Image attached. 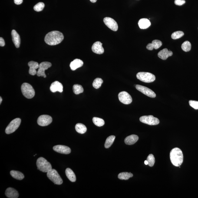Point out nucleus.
Returning <instances> with one entry per match:
<instances>
[{
	"label": "nucleus",
	"mask_w": 198,
	"mask_h": 198,
	"mask_svg": "<svg viewBox=\"0 0 198 198\" xmlns=\"http://www.w3.org/2000/svg\"><path fill=\"white\" fill-rule=\"evenodd\" d=\"M63 87L62 84L58 81H55L51 84L50 90L53 93H55L58 91L60 93H62Z\"/></svg>",
	"instance_id": "17"
},
{
	"label": "nucleus",
	"mask_w": 198,
	"mask_h": 198,
	"mask_svg": "<svg viewBox=\"0 0 198 198\" xmlns=\"http://www.w3.org/2000/svg\"><path fill=\"white\" fill-rule=\"evenodd\" d=\"M103 82V80L101 78H96L93 81V86L94 88L96 89L100 88L101 87Z\"/></svg>",
	"instance_id": "33"
},
{
	"label": "nucleus",
	"mask_w": 198,
	"mask_h": 198,
	"mask_svg": "<svg viewBox=\"0 0 198 198\" xmlns=\"http://www.w3.org/2000/svg\"><path fill=\"white\" fill-rule=\"evenodd\" d=\"M52 122V118L47 115H42L38 117L37 123L41 126H46L51 124Z\"/></svg>",
	"instance_id": "11"
},
{
	"label": "nucleus",
	"mask_w": 198,
	"mask_h": 198,
	"mask_svg": "<svg viewBox=\"0 0 198 198\" xmlns=\"http://www.w3.org/2000/svg\"><path fill=\"white\" fill-rule=\"evenodd\" d=\"M47 177L52 181L54 184L60 185L62 184L63 180L60 175L58 174L57 171L54 169H51L47 173Z\"/></svg>",
	"instance_id": "6"
},
{
	"label": "nucleus",
	"mask_w": 198,
	"mask_h": 198,
	"mask_svg": "<svg viewBox=\"0 0 198 198\" xmlns=\"http://www.w3.org/2000/svg\"><path fill=\"white\" fill-rule=\"evenodd\" d=\"M93 122L95 125L98 127H101L105 124V121L102 119L94 117L93 119Z\"/></svg>",
	"instance_id": "31"
},
{
	"label": "nucleus",
	"mask_w": 198,
	"mask_h": 198,
	"mask_svg": "<svg viewBox=\"0 0 198 198\" xmlns=\"http://www.w3.org/2000/svg\"><path fill=\"white\" fill-rule=\"evenodd\" d=\"M5 195L7 197L9 198H17L19 196L18 192L11 187L7 189L5 192Z\"/></svg>",
	"instance_id": "21"
},
{
	"label": "nucleus",
	"mask_w": 198,
	"mask_h": 198,
	"mask_svg": "<svg viewBox=\"0 0 198 198\" xmlns=\"http://www.w3.org/2000/svg\"><path fill=\"white\" fill-rule=\"evenodd\" d=\"M181 48L185 52H188L191 49V44L188 41H185L182 44Z\"/></svg>",
	"instance_id": "32"
},
{
	"label": "nucleus",
	"mask_w": 198,
	"mask_h": 198,
	"mask_svg": "<svg viewBox=\"0 0 198 198\" xmlns=\"http://www.w3.org/2000/svg\"><path fill=\"white\" fill-rule=\"evenodd\" d=\"M144 163L145 164L147 165H148V162L147 161V160H145V161L144 162Z\"/></svg>",
	"instance_id": "41"
},
{
	"label": "nucleus",
	"mask_w": 198,
	"mask_h": 198,
	"mask_svg": "<svg viewBox=\"0 0 198 198\" xmlns=\"http://www.w3.org/2000/svg\"><path fill=\"white\" fill-rule=\"evenodd\" d=\"M136 87L138 90L148 97L152 98L156 97V94L154 92L147 87L140 85H136Z\"/></svg>",
	"instance_id": "12"
},
{
	"label": "nucleus",
	"mask_w": 198,
	"mask_h": 198,
	"mask_svg": "<svg viewBox=\"0 0 198 198\" xmlns=\"http://www.w3.org/2000/svg\"><path fill=\"white\" fill-rule=\"evenodd\" d=\"M170 159L172 164L176 167H179L183 162V152L178 147L174 148L170 153Z\"/></svg>",
	"instance_id": "2"
},
{
	"label": "nucleus",
	"mask_w": 198,
	"mask_h": 198,
	"mask_svg": "<svg viewBox=\"0 0 198 198\" xmlns=\"http://www.w3.org/2000/svg\"><path fill=\"white\" fill-rule=\"evenodd\" d=\"M5 41L3 38L1 37L0 38V46L1 47H4L5 46Z\"/></svg>",
	"instance_id": "39"
},
{
	"label": "nucleus",
	"mask_w": 198,
	"mask_h": 198,
	"mask_svg": "<svg viewBox=\"0 0 198 198\" xmlns=\"http://www.w3.org/2000/svg\"><path fill=\"white\" fill-rule=\"evenodd\" d=\"M64 36L62 33L54 31L46 34L44 38V41L49 45L54 46L61 43L64 40Z\"/></svg>",
	"instance_id": "1"
},
{
	"label": "nucleus",
	"mask_w": 198,
	"mask_h": 198,
	"mask_svg": "<svg viewBox=\"0 0 198 198\" xmlns=\"http://www.w3.org/2000/svg\"><path fill=\"white\" fill-rule=\"evenodd\" d=\"M39 65L36 62L31 61L28 63V65L29 67V73L31 75L34 76L37 74L36 70L39 68Z\"/></svg>",
	"instance_id": "16"
},
{
	"label": "nucleus",
	"mask_w": 198,
	"mask_h": 198,
	"mask_svg": "<svg viewBox=\"0 0 198 198\" xmlns=\"http://www.w3.org/2000/svg\"><path fill=\"white\" fill-rule=\"evenodd\" d=\"M115 138V136H111L107 137L105 143V147L106 148H108L112 145Z\"/></svg>",
	"instance_id": "29"
},
{
	"label": "nucleus",
	"mask_w": 198,
	"mask_h": 198,
	"mask_svg": "<svg viewBox=\"0 0 198 198\" xmlns=\"http://www.w3.org/2000/svg\"><path fill=\"white\" fill-rule=\"evenodd\" d=\"M140 120L141 122L149 125H157L160 123L159 119L152 115L143 116L140 117Z\"/></svg>",
	"instance_id": "8"
},
{
	"label": "nucleus",
	"mask_w": 198,
	"mask_h": 198,
	"mask_svg": "<svg viewBox=\"0 0 198 198\" xmlns=\"http://www.w3.org/2000/svg\"><path fill=\"white\" fill-rule=\"evenodd\" d=\"M137 77L140 81L147 83L153 82L156 80L155 76L149 72H138L137 74Z\"/></svg>",
	"instance_id": "5"
},
{
	"label": "nucleus",
	"mask_w": 198,
	"mask_h": 198,
	"mask_svg": "<svg viewBox=\"0 0 198 198\" xmlns=\"http://www.w3.org/2000/svg\"><path fill=\"white\" fill-rule=\"evenodd\" d=\"M14 2L17 5H20L23 2V0H14Z\"/></svg>",
	"instance_id": "40"
},
{
	"label": "nucleus",
	"mask_w": 198,
	"mask_h": 198,
	"mask_svg": "<svg viewBox=\"0 0 198 198\" xmlns=\"http://www.w3.org/2000/svg\"><path fill=\"white\" fill-rule=\"evenodd\" d=\"M76 130L77 133L81 134H84L86 132L87 128L86 126L81 123H77L75 126Z\"/></svg>",
	"instance_id": "27"
},
{
	"label": "nucleus",
	"mask_w": 198,
	"mask_h": 198,
	"mask_svg": "<svg viewBox=\"0 0 198 198\" xmlns=\"http://www.w3.org/2000/svg\"><path fill=\"white\" fill-rule=\"evenodd\" d=\"M138 24L140 29H145L150 26L151 23L147 18H142L139 20Z\"/></svg>",
	"instance_id": "24"
},
{
	"label": "nucleus",
	"mask_w": 198,
	"mask_h": 198,
	"mask_svg": "<svg viewBox=\"0 0 198 198\" xmlns=\"http://www.w3.org/2000/svg\"><path fill=\"white\" fill-rule=\"evenodd\" d=\"M38 170L44 173H47L52 169L51 164L42 157L39 158L37 161Z\"/></svg>",
	"instance_id": "3"
},
{
	"label": "nucleus",
	"mask_w": 198,
	"mask_h": 198,
	"mask_svg": "<svg viewBox=\"0 0 198 198\" xmlns=\"http://www.w3.org/2000/svg\"><path fill=\"white\" fill-rule=\"evenodd\" d=\"M53 149L54 151L61 154H67L71 152V150L69 147L61 145L54 146Z\"/></svg>",
	"instance_id": "14"
},
{
	"label": "nucleus",
	"mask_w": 198,
	"mask_h": 198,
	"mask_svg": "<svg viewBox=\"0 0 198 198\" xmlns=\"http://www.w3.org/2000/svg\"><path fill=\"white\" fill-rule=\"evenodd\" d=\"M11 176L17 180H21L24 178V176L21 172L12 170L10 172Z\"/></svg>",
	"instance_id": "26"
},
{
	"label": "nucleus",
	"mask_w": 198,
	"mask_h": 198,
	"mask_svg": "<svg viewBox=\"0 0 198 198\" xmlns=\"http://www.w3.org/2000/svg\"><path fill=\"white\" fill-rule=\"evenodd\" d=\"M21 123V119L20 118H16L13 120L8 126H7L5 130V133L6 134H9L14 133L19 127Z\"/></svg>",
	"instance_id": "7"
},
{
	"label": "nucleus",
	"mask_w": 198,
	"mask_h": 198,
	"mask_svg": "<svg viewBox=\"0 0 198 198\" xmlns=\"http://www.w3.org/2000/svg\"><path fill=\"white\" fill-rule=\"evenodd\" d=\"M73 90L74 94L77 95L82 93L84 91L82 86L78 84H74L73 86Z\"/></svg>",
	"instance_id": "30"
},
{
	"label": "nucleus",
	"mask_w": 198,
	"mask_h": 198,
	"mask_svg": "<svg viewBox=\"0 0 198 198\" xmlns=\"http://www.w3.org/2000/svg\"><path fill=\"white\" fill-rule=\"evenodd\" d=\"M173 53L171 51H169L168 49L165 48L159 51L158 53V56L163 60H166L169 57L171 56Z\"/></svg>",
	"instance_id": "19"
},
{
	"label": "nucleus",
	"mask_w": 198,
	"mask_h": 198,
	"mask_svg": "<svg viewBox=\"0 0 198 198\" xmlns=\"http://www.w3.org/2000/svg\"><path fill=\"white\" fill-rule=\"evenodd\" d=\"M51 65L52 64L51 63L48 62H44L41 63L39 65V68L37 71V75L39 77H42L45 78L46 76L45 74V71L51 67Z\"/></svg>",
	"instance_id": "9"
},
{
	"label": "nucleus",
	"mask_w": 198,
	"mask_h": 198,
	"mask_svg": "<svg viewBox=\"0 0 198 198\" xmlns=\"http://www.w3.org/2000/svg\"><path fill=\"white\" fill-rule=\"evenodd\" d=\"M119 100L121 103L126 105L130 104L132 103L131 96L126 91H122L118 95Z\"/></svg>",
	"instance_id": "10"
},
{
	"label": "nucleus",
	"mask_w": 198,
	"mask_h": 198,
	"mask_svg": "<svg viewBox=\"0 0 198 198\" xmlns=\"http://www.w3.org/2000/svg\"><path fill=\"white\" fill-rule=\"evenodd\" d=\"M90 1H91V2L95 3L97 2V0H90Z\"/></svg>",
	"instance_id": "42"
},
{
	"label": "nucleus",
	"mask_w": 198,
	"mask_h": 198,
	"mask_svg": "<svg viewBox=\"0 0 198 198\" xmlns=\"http://www.w3.org/2000/svg\"><path fill=\"white\" fill-rule=\"evenodd\" d=\"M22 94L28 99L32 98L35 95V91L32 86L28 83H24L21 87Z\"/></svg>",
	"instance_id": "4"
},
{
	"label": "nucleus",
	"mask_w": 198,
	"mask_h": 198,
	"mask_svg": "<svg viewBox=\"0 0 198 198\" xmlns=\"http://www.w3.org/2000/svg\"><path fill=\"white\" fill-rule=\"evenodd\" d=\"M44 4L43 2H39L34 7V9L35 11H41L44 9Z\"/></svg>",
	"instance_id": "36"
},
{
	"label": "nucleus",
	"mask_w": 198,
	"mask_h": 198,
	"mask_svg": "<svg viewBox=\"0 0 198 198\" xmlns=\"http://www.w3.org/2000/svg\"><path fill=\"white\" fill-rule=\"evenodd\" d=\"M133 176V175L132 173H128L127 172H123L119 173L118 175V177L119 179L121 180H127Z\"/></svg>",
	"instance_id": "28"
},
{
	"label": "nucleus",
	"mask_w": 198,
	"mask_h": 198,
	"mask_svg": "<svg viewBox=\"0 0 198 198\" xmlns=\"http://www.w3.org/2000/svg\"><path fill=\"white\" fill-rule=\"evenodd\" d=\"M184 33L183 31H177L175 32L172 34L171 38L173 39H177L181 38L184 35Z\"/></svg>",
	"instance_id": "34"
},
{
	"label": "nucleus",
	"mask_w": 198,
	"mask_h": 198,
	"mask_svg": "<svg viewBox=\"0 0 198 198\" xmlns=\"http://www.w3.org/2000/svg\"><path fill=\"white\" fill-rule=\"evenodd\" d=\"M12 41L16 48H18L21 43L20 38L19 34L15 30H13L11 33Z\"/></svg>",
	"instance_id": "18"
},
{
	"label": "nucleus",
	"mask_w": 198,
	"mask_h": 198,
	"mask_svg": "<svg viewBox=\"0 0 198 198\" xmlns=\"http://www.w3.org/2000/svg\"><path fill=\"white\" fill-rule=\"evenodd\" d=\"M185 0H175V4L176 5L182 6L185 3Z\"/></svg>",
	"instance_id": "38"
},
{
	"label": "nucleus",
	"mask_w": 198,
	"mask_h": 198,
	"mask_svg": "<svg viewBox=\"0 0 198 198\" xmlns=\"http://www.w3.org/2000/svg\"><path fill=\"white\" fill-rule=\"evenodd\" d=\"M83 65H84V62L82 60L79 59H76L71 63L70 64V67L72 70L74 71L77 68L81 67Z\"/></svg>",
	"instance_id": "22"
},
{
	"label": "nucleus",
	"mask_w": 198,
	"mask_h": 198,
	"mask_svg": "<svg viewBox=\"0 0 198 198\" xmlns=\"http://www.w3.org/2000/svg\"><path fill=\"white\" fill-rule=\"evenodd\" d=\"M146 160L148 162V165L149 166H150V167H152L154 166L155 160L154 156L152 154H150L148 156Z\"/></svg>",
	"instance_id": "35"
},
{
	"label": "nucleus",
	"mask_w": 198,
	"mask_h": 198,
	"mask_svg": "<svg viewBox=\"0 0 198 198\" xmlns=\"http://www.w3.org/2000/svg\"><path fill=\"white\" fill-rule=\"evenodd\" d=\"M162 43L161 41L158 40H154L152 41V43H150L146 46V48L150 51H152L153 49H157L161 46Z\"/></svg>",
	"instance_id": "20"
},
{
	"label": "nucleus",
	"mask_w": 198,
	"mask_h": 198,
	"mask_svg": "<svg viewBox=\"0 0 198 198\" xmlns=\"http://www.w3.org/2000/svg\"><path fill=\"white\" fill-rule=\"evenodd\" d=\"M189 104L191 107L194 109L198 110V101L190 100L189 101Z\"/></svg>",
	"instance_id": "37"
},
{
	"label": "nucleus",
	"mask_w": 198,
	"mask_h": 198,
	"mask_svg": "<svg viewBox=\"0 0 198 198\" xmlns=\"http://www.w3.org/2000/svg\"><path fill=\"white\" fill-rule=\"evenodd\" d=\"M102 45L103 44L100 41H96L94 43L92 47V51L96 54H103L104 52V50Z\"/></svg>",
	"instance_id": "15"
},
{
	"label": "nucleus",
	"mask_w": 198,
	"mask_h": 198,
	"mask_svg": "<svg viewBox=\"0 0 198 198\" xmlns=\"http://www.w3.org/2000/svg\"><path fill=\"white\" fill-rule=\"evenodd\" d=\"M0 100H1V101H0V104H1V103H2V99L1 97H0Z\"/></svg>",
	"instance_id": "43"
},
{
	"label": "nucleus",
	"mask_w": 198,
	"mask_h": 198,
	"mask_svg": "<svg viewBox=\"0 0 198 198\" xmlns=\"http://www.w3.org/2000/svg\"><path fill=\"white\" fill-rule=\"evenodd\" d=\"M104 22L106 26L112 31H117L118 30V24L113 18L106 17L104 19Z\"/></svg>",
	"instance_id": "13"
},
{
	"label": "nucleus",
	"mask_w": 198,
	"mask_h": 198,
	"mask_svg": "<svg viewBox=\"0 0 198 198\" xmlns=\"http://www.w3.org/2000/svg\"><path fill=\"white\" fill-rule=\"evenodd\" d=\"M65 174L67 177L72 182H75L76 177L75 174L71 169L67 168L65 170Z\"/></svg>",
	"instance_id": "25"
},
{
	"label": "nucleus",
	"mask_w": 198,
	"mask_h": 198,
	"mask_svg": "<svg viewBox=\"0 0 198 198\" xmlns=\"http://www.w3.org/2000/svg\"><path fill=\"white\" fill-rule=\"evenodd\" d=\"M139 139L138 136L136 135H131L128 136L124 140V142L126 144L132 145L135 144Z\"/></svg>",
	"instance_id": "23"
}]
</instances>
